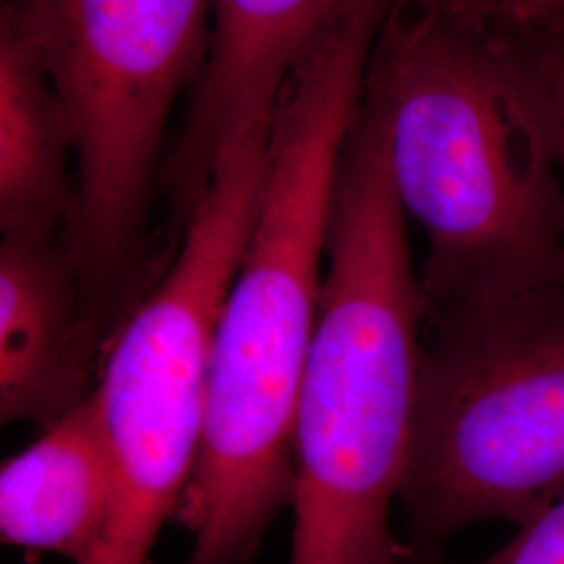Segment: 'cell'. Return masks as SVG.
I'll return each mask as SVG.
<instances>
[{
	"label": "cell",
	"instance_id": "1",
	"mask_svg": "<svg viewBox=\"0 0 564 564\" xmlns=\"http://www.w3.org/2000/svg\"><path fill=\"white\" fill-rule=\"evenodd\" d=\"M393 0H364L300 63L274 105L262 195L214 330L202 447L178 512L186 564H245L293 494V444L321 318L343 155Z\"/></svg>",
	"mask_w": 564,
	"mask_h": 564
},
{
	"label": "cell",
	"instance_id": "2",
	"mask_svg": "<svg viewBox=\"0 0 564 564\" xmlns=\"http://www.w3.org/2000/svg\"><path fill=\"white\" fill-rule=\"evenodd\" d=\"M364 109L405 216L423 228L424 324L564 282V182L512 39L431 0H395Z\"/></svg>",
	"mask_w": 564,
	"mask_h": 564
},
{
	"label": "cell",
	"instance_id": "3",
	"mask_svg": "<svg viewBox=\"0 0 564 564\" xmlns=\"http://www.w3.org/2000/svg\"><path fill=\"white\" fill-rule=\"evenodd\" d=\"M383 130L362 107L343 155L323 302L293 444L289 564H402V494L424 297Z\"/></svg>",
	"mask_w": 564,
	"mask_h": 564
},
{
	"label": "cell",
	"instance_id": "4",
	"mask_svg": "<svg viewBox=\"0 0 564 564\" xmlns=\"http://www.w3.org/2000/svg\"><path fill=\"white\" fill-rule=\"evenodd\" d=\"M214 0H11L2 7L59 93L76 142V218L65 237L82 323L102 358L162 276L147 253L172 109L193 93Z\"/></svg>",
	"mask_w": 564,
	"mask_h": 564
},
{
	"label": "cell",
	"instance_id": "5",
	"mask_svg": "<svg viewBox=\"0 0 564 564\" xmlns=\"http://www.w3.org/2000/svg\"><path fill=\"white\" fill-rule=\"evenodd\" d=\"M403 477L408 554L517 527L564 494V282L424 326Z\"/></svg>",
	"mask_w": 564,
	"mask_h": 564
},
{
	"label": "cell",
	"instance_id": "6",
	"mask_svg": "<svg viewBox=\"0 0 564 564\" xmlns=\"http://www.w3.org/2000/svg\"><path fill=\"white\" fill-rule=\"evenodd\" d=\"M268 130L224 160L174 258L102 356L93 398L116 466V502L84 564H147L195 470L214 330L241 265L265 176Z\"/></svg>",
	"mask_w": 564,
	"mask_h": 564
},
{
	"label": "cell",
	"instance_id": "7",
	"mask_svg": "<svg viewBox=\"0 0 564 564\" xmlns=\"http://www.w3.org/2000/svg\"><path fill=\"white\" fill-rule=\"evenodd\" d=\"M360 2L214 0L209 53L160 176L176 235L218 165L251 134L268 130L284 84L314 44Z\"/></svg>",
	"mask_w": 564,
	"mask_h": 564
},
{
	"label": "cell",
	"instance_id": "8",
	"mask_svg": "<svg viewBox=\"0 0 564 564\" xmlns=\"http://www.w3.org/2000/svg\"><path fill=\"white\" fill-rule=\"evenodd\" d=\"M101 360L82 323L80 274L63 235H2L0 419L42 429L86 402Z\"/></svg>",
	"mask_w": 564,
	"mask_h": 564
},
{
	"label": "cell",
	"instance_id": "9",
	"mask_svg": "<svg viewBox=\"0 0 564 564\" xmlns=\"http://www.w3.org/2000/svg\"><path fill=\"white\" fill-rule=\"evenodd\" d=\"M116 502V466L95 398L2 464V540L84 564Z\"/></svg>",
	"mask_w": 564,
	"mask_h": 564
},
{
	"label": "cell",
	"instance_id": "10",
	"mask_svg": "<svg viewBox=\"0 0 564 564\" xmlns=\"http://www.w3.org/2000/svg\"><path fill=\"white\" fill-rule=\"evenodd\" d=\"M74 128L41 59L0 20V230L67 237L78 188Z\"/></svg>",
	"mask_w": 564,
	"mask_h": 564
},
{
	"label": "cell",
	"instance_id": "11",
	"mask_svg": "<svg viewBox=\"0 0 564 564\" xmlns=\"http://www.w3.org/2000/svg\"><path fill=\"white\" fill-rule=\"evenodd\" d=\"M502 32L514 42L544 107L554 155L564 182V32L550 28H524Z\"/></svg>",
	"mask_w": 564,
	"mask_h": 564
},
{
	"label": "cell",
	"instance_id": "12",
	"mask_svg": "<svg viewBox=\"0 0 564 564\" xmlns=\"http://www.w3.org/2000/svg\"><path fill=\"white\" fill-rule=\"evenodd\" d=\"M402 564H433L403 556ZM477 564H564V494L519 524L514 538Z\"/></svg>",
	"mask_w": 564,
	"mask_h": 564
},
{
	"label": "cell",
	"instance_id": "13",
	"mask_svg": "<svg viewBox=\"0 0 564 564\" xmlns=\"http://www.w3.org/2000/svg\"><path fill=\"white\" fill-rule=\"evenodd\" d=\"M447 13L485 28L524 30L564 25V0H431Z\"/></svg>",
	"mask_w": 564,
	"mask_h": 564
}]
</instances>
